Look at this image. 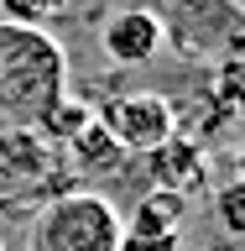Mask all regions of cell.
Masks as SVG:
<instances>
[{
	"label": "cell",
	"instance_id": "obj_1",
	"mask_svg": "<svg viewBox=\"0 0 245 251\" xmlns=\"http://www.w3.org/2000/svg\"><path fill=\"white\" fill-rule=\"evenodd\" d=\"M58 94H68V52L47 26L0 21V121L31 126Z\"/></svg>",
	"mask_w": 245,
	"mask_h": 251
},
{
	"label": "cell",
	"instance_id": "obj_2",
	"mask_svg": "<svg viewBox=\"0 0 245 251\" xmlns=\"http://www.w3.org/2000/svg\"><path fill=\"white\" fill-rule=\"evenodd\" d=\"M120 204L99 188H63L37 204L26 251H120Z\"/></svg>",
	"mask_w": 245,
	"mask_h": 251
},
{
	"label": "cell",
	"instance_id": "obj_3",
	"mask_svg": "<svg viewBox=\"0 0 245 251\" xmlns=\"http://www.w3.org/2000/svg\"><path fill=\"white\" fill-rule=\"evenodd\" d=\"M63 188H73V168L63 162V152L42 147L26 126L0 131V204L11 199H52Z\"/></svg>",
	"mask_w": 245,
	"mask_h": 251
},
{
	"label": "cell",
	"instance_id": "obj_4",
	"mask_svg": "<svg viewBox=\"0 0 245 251\" xmlns=\"http://www.w3.org/2000/svg\"><path fill=\"white\" fill-rule=\"evenodd\" d=\"M162 31L188 58H224L240 52V5L235 0H167Z\"/></svg>",
	"mask_w": 245,
	"mask_h": 251
},
{
	"label": "cell",
	"instance_id": "obj_5",
	"mask_svg": "<svg viewBox=\"0 0 245 251\" xmlns=\"http://www.w3.org/2000/svg\"><path fill=\"white\" fill-rule=\"evenodd\" d=\"M94 121L115 136V147H120V152H136V157H146L152 147H162L167 136H178V131H183L178 105H172L167 94H152V89H131V94L105 100V105L94 110Z\"/></svg>",
	"mask_w": 245,
	"mask_h": 251
},
{
	"label": "cell",
	"instance_id": "obj_6",
	"mask_svg": "<svg viewBox=\"0 0 245 251\" xmlns=\"http://www.w3.org/2000/svg\"><path fill=\"white\" fill-rule=\"evenodd\" d=\"M99 47H105L110 63H120V68H146V63L167 47V31H162V16L152 5H125L105 21L99 31Z\"/></svg>",
	"mask_w": 245,
	"mask_h": 251
},
{
	"label": "cell",
	"instance_id": "obj_7",
	"mask_svg": "<svg viewBox=\"0 0 245 251\" xmlns=\"http://www.w3.org/2000/svg\"><path fill=\"white\" fill-rule=\"evenodd\" d=\"M146 168H152V178H156V188H167V194H199L203 183H209V147L203 141H193V136H167L162 147H152L146 152Z\"/></svg>",
	"mask_w": 245,
	"mask_h": 251
},
{
	"label": "cell",
	"instance_id": "obj_8",
	"mask_svg": "<svg viewBox=\"0 0 245 251\" xmlns=\"http://www.w3.org/2000/svg\"><path fill=\"white\" fill-rule=\"evenodd\" d=\"M89 121H94V105H84L78 94H58V100H52V105H47L42 115H37V121L26 126V131H31L37 141H42V147L63 152V147H68V141H73V136H78V131H84Z\"/></svg>",
	"mask_w": 245,
	"mask_h": 251
},
{
	"label": "cell",
	"instance_id": "obj_9",
	"mask_svg": "<svg viewBox=\"0 0 245 251\" xmlns=\"http://www.w3.org/2000/svg\"><path fill=\"white\" fill-rule=\"evenodd\" d=\"M63 162H68L73 173H94V178H105V173H115V168L125 162V152L115 147V136H110L99 121H89L68 147H63Z\"/></svg>",
	"mask_w": 245,
	"mask_h": 251
},
{
	"label": "cell",
	"instance_id": "obj_10",
	"mask_svg": "<svg viewBox=\"0 0 245 251\" xmlns=\"http://www.w3.org/2000/svg\"><path fill=\"white\" fill-rule=\"evenodd\" d=\"M183 215H188V199H183V194L152 188L131 215H120V225H125V230H136V235H183Z\"/></svg>",
	"mask_w": 245,
	"mask_h": 251
},
{
	"label": "cell",
	"instance_id": "obj_11",
	"mask_svg": "<svg viewBox=\"0 0 245 251\" xmlns=\"http://www.w3.org/2000/svg\"><path fill=\"white\" fill-rule=\"evenodd\" d=\"M73 0H0V21H21V26H47L58 21Z\"/></svg>",
	"mask_w": 245,
	"mask_h": 251
},
{
	"label": "cell",
	"instance_id": "obj_12",
	"mask_svg": "<svg viewBox=\"0 0 245 251\" xmlns=\"http://www.w3.org/2000/svg\"><path fill=\"white\" fill-rule=\"evenodd\" d=\"M240 204H245V188H240V183H224V188H219V199H214L219 230L230 235V241H240V235H245V209H240Z\"/></svg>",
	"mask_w": 245,
	"mask_h": 251
},
{
	"label": "cell",
	"instance_id": "obj_13",
	"mask_svg": "<svg viewBox=\"0 0 245 251\" xmlns=\"http://www.w3.org/2000/svg\"><path fill=\"white\" fill-rule=\"evenodd\" d=\"M0 251H5V241H0Z\"/></svg>",
	"mask_w": 245,
	"mask_h": 251
}]
</instances>
